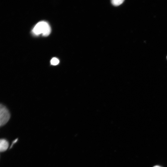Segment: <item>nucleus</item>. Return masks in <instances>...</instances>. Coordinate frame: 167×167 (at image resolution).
I'll return each mask as SVG.
<instances>
[{
  "mask_svg": "<svg viewBox=\"0 0 167 167\" xmlns=\"http://www.w3.org/2000/svg\"><path fill=\"white\" fill-rule=\"evenodd\" d=\"M49 25L46 22L41 21L38 22L32 29V32L36 35L42 34L44 36H48L51 32Z\"/></svg>",
  "mask_w": 167,
  "mask_h": 167,
  "instance_id": "nucleus-1",
  "label": "nucleus"
},
{
  "mask_svg": "<svg viewBox=\"0 0 167 167\" xmlns=\"http://www.w3.org/2000/svg\"><path fill=\"white\" fill-rule=\"evenodd\" d=\"M10 117V112L7 108L3 105H0V126L5 125L9 121Z\"/></svg>",
  "mask_w": 167,
  "mask_h": 167,
  "instance_id": "nucleus-2",
  "label": "nucleus"
},
{
  "mask_svg": "<svg viewBox=\"0 0 167 167\" xmlns=\"http://www.w3.org/2000/svg\"><path fill=\"white\" fill-rule=\"evenodd\" d=\"M9 146L8 142L5 139H1L0 141V151L3 152L6 151Z\"/></svg>",
  "mask_w": 167,
  "mask_h": 167,
  "instance_id": "nucleus-3",
  "label": "nucleus"
},
{
  "mask_svg": "<svg viewBox=\"0 0 167 167\" xmlns=\"http://www.w3.org/2000/svg\"><path fill=\"white\" fill-rule=\"evenodd\" d=\"M124 1L123 0H112L111 2L113 5L117 6L121 4Z\"/></svg>",
  "mask_w": 167,
  "mask_h": 167,
  "instance_id": "nucleus-4",
  "label": "nucleus"
},
{
  "mask_svg": "<svg viewBox=\"0 0 167 167\" xmlns=\"http://www.w3.org/2000/svg\"><path fill=\"white\" fill-rule=\"evenodd\" d=\"M59 62V60L56 58H53L50 61L51 64L53 65H56Z\"/></svg>",
  "mask_w": 167,
  "mask_h": 167,
  "instance_id": "nucleus-5",
  "label": "nucleus"
},
{
  "mask_svg": "<svg viewBox=\"0 0 167 167\" xmlns=\"http://www.w3.org/2000/svg\"><path fill=\"white\" fill-rule=\"evenodd\" d=\"M153 167H161L160 166H157V165H156V166H155Z\"/></svg>",
  "mask_w": 167,
  "mask_h": 167,
  "instance_id": "nucleus-6",
  "label": "nucleus"
}]
</instances>
